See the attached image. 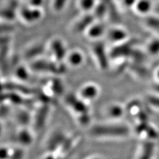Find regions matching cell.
<instances>
[{
  "instance_id": "obj_26",
  "label": "cell",
  "mask_w": 159,
  "mask_h": 159,
  "mask_svg": "<svg viewBox=\"0 0 159 159\" xmlns=\"http://www.w3.org/2000/svg\"><path fill=\"white\" fill-rule=\"evenodd\" d=\"M43 3L44 0H29V6L34 8H41Z\"/></svg>"
},
{
  "instance_id": "obj_27",
  "label": "cell",
  "mask_w": 159,
  "mask_h": 159,
  "mask_svg": "<svg viewBox=\"0 0 159 159\" xmlns=\"http://www.w3.org/2000/svg\"><path fill=\"white\" fill-rule=\"evenodd\" d=\"M153 91L155 92V94L159 95V82H157L153 86Z\"/></svg>"
},
{
  "instance_id": "obj_19",
  "label": "cell",
  "mask_w": 159,
  "mask_h": 159,
  "mask_svg": "<svg viewBox=\"0 0 159 159\" xmlns=\"http://www.w3.org/2000/svg\"><path fill=\"white\" fill-rule=\"evenodd\" d=\"M145 24L147 27L157 33L159 37V17H147L145 19Z\"/></svg>"
},
{
  "instance_id": "obj_23",
  "label": "cell",
  "mask_w": 159,
  "mask_h": 159,
  "mask_svg": "<svg viewBox=\"0 0 159 159\" xmlns=\"http://www.w3.org/2000/svg\"><path fill=\"white\" fill-rule=\"evenodd\" d=\"M44 47L43 45H40V44H38V45L34 46L32 49H30L28 51V53L27 54V56H29L30 57H33V56H36L41 53L43 51Z\"/></svg>"
},
{
  "instance_id": "obj_25",
  "label": "cell",
  "mask_w": 159,
  "mask_h": 159,
  "mask_svg": "<svg viewBox=\"0 0 159 159\" xmlns=\"http://www.w3.org/2000/svg\"><path fill=\"white\" fill-rule=\"evenodd\" d=\"M138 0H122L121 2L122 6L125 9H131L134 7Z\"/></svg>"
},
{
  "instance_id": "obj_3",
  "label": "cell",
  "mask_w": 159,
  "mask_h": 159,
  "mask_svg": "<svg viewBox=\"0 0 159 159\" xmlns=\"http://www.w3.org/2000/svg\"><path fill=\"white\" fill-rule=\"evenodd\" d=\"M20 16L27 23H33L38 21L43 16L41 8H34L29 6L23 7L20 10Z\"/></svg>"
},
{
  "instance_id": "obj_5",
  "label": "cell",
  "mask_w": 159,
  "mask_h": 159,
  "mask_svg": "<svg viewBox=\"0 0 159 159\" xmlns=\"http://www.w3.org/2000/svg\"><path fill=\"white\" fill-rule=\"evenodd\" d=\"M127 31L120 27H113L107 32L108 39L113 43H123L127 39Z\"/></svg>"
},
{
  "instance_id": "obj_1",
  "label": "cell",
  "mask_w": 159,
  "mask_h": 159,
  "mask_svg": "<svg viewBox=\"0 0 159 159\" xmlns=\"http://www.w3.org/2000/svg\"><path fill=\"white\" fill-rule=\"evenodd\" d=\"M92 135L99 137H124L130 133L129 128L124 125H97L90 130Z\"/></svg>"
},
{
  "instance_id": "obj_29",
  "label": "cell",
  "mask_w": 159,
  "mask_h": 159,
  "mask_svg": "<svg viewBox=\"0 0 159 159\" xmlns=\"http://www.w3.org/2000/svg\"><path fill=\"white\" fill-rule=\"evenodd\" d=\"M154 10L157 15H159V3L157 4L155 7H154Z\"/></svg>"
},
{
  "instance_id": "obj_11",
  "label": "cell",
  "mask_w": 159,
  "mask_h": 159,
  "mask_svg": "<svg viewBox=\"0 0 159 159\" xmlns=\"http://www.w3.org/2000/svg\"><path fill=\"white\" fill-rule=\"evenodd\" d=\"M106 31V27L102 23H93L87 30V34L89 38L98 39L102 37Z\"/></svg>"
},
{
  "instance_id": "obj_22",
  "label": "cell",
  "mask_w": 159,
  "mask_h": 159,
  "mask_svg": "<svg viewBox=\"0 0 159 159\" xmlns=\"http://www.w3.org/2000/svg\"><path fill=\"white\" fill-rule=\"evenodd\" d=\"M16 76L17 78L21 80H25L28 78L29 74L27 72V69L23 66H20L16 69Z\"/></svg>"
},
{
  "instance_id": "obj_15",
  "label": "cell",
  "mask_w": 159,
  "mask_h": 159,
  "mask_svg": "<svg viewBox=\"0 0 159 159\" xmlns=\"http://www.w3.org/2000/svg\"><path fill=\"white\" fill-rule=\"evenodd\" d=\"M67 61L72 66L77 67L80 66L84 62V56L81 52L74 51L69 53L67 57Z\"/></svg>"
},
{
  "instance_id": "obj_24",
  "label": "cell",
  "mask_w": 159,
  "mask_h": 159,
  "mask_svg": "<svg viewBox=\"0 0 159 159\" xmlns=\"http://www.w3.org/2000/svg\"><path fill=\"white\" fill-rule=\"evenodd\" d=\"M39 111V113H38L37 116L40 117H36V123H37V125H41L42 123L43 124L44 123V120H45L46 119L45 116H46L47 110L44 111L43 108H42L41 109H40Z\"/></svg>"
},
{
  "instance_id": "obj_10",
  "label": "cell",
  "mask_w": 159,
  "mask_h": 159,
  "mask_svg": "<svg viewBox=\"0 0 159 159\" xmlns=\"http://www.w3.org/2000/svg\"><path fill=\"white\" fill-rule=\"evenodd\" d=\"M99 93V89L94 84H87L80 92V96L85 100H92L95 99Z\"/></svg>"
},
{
  "instance_id": "obj_21",
  "label": "cell",
  "mask_w": 159,
  "mask_h": 159,
  "mask_svg": "<svg viewBox=\"0 0 159 159\" xmlns=\"http://www.w3.org/2000/svg\"><path fill=\"white\" fill-rule=\"evenodd\" d=\"M68 0H53L52 7L54 11L61 12L66 7Z\"/></svg>"
},
{
  "instance_id": "obj_7",
  "label": "cell",
  "mask_w": 159,
  "mask_h": 159,
  "mask_svg": "<svg viewBox=\"0 0 159 159\" xmlns=\"http://www.w3.org/2000/svg\"><path fill=\"white\" fill-rule=\"evenodd\" d=\"M18 3L15 0H11L4 6L1 11V16L7 21H12L16 17Z\"/></svg>"
},
{
  "instance_id": "obj_30",
  "label": "cell",
  "mask_w": 159,
  "mask_h": 159,
  "mask_svg": "<svg viewBox=\"0 0 159 159\" xmlns=\"http://www.w3.org/2000/svg\"><path fill=\"white\" fill-rule=\"evenodd\" d=\"M116 1H117V2H121L122 0H116Z\"/></svg>"
},
{
  "instance_id": "obj_17",
  "label": "cell",
  "mask_w": 159,
  "mask_h": 159,
  "mask_svg": "<svg viewBox=\"0 0 159 159\" xmlns=\"http://www.w3.org/2000/svg\"><path fill=\"white\" fill-rule=\"evenodd\" d=\"M146 51L147 54L152 57L159 55V37L152 39L148 42Z\"/></svg>"
},
{
  "instance_id": "obj_14",
  "label": "cell",
  "mask_w": 159,
  "mask_h": 159,
  "mask_svg": "<svg viewBox=\"0 0 159 159\" xmlns=\"http://www.w3.org/2000/svg\"><path fill=\"white\" fill-rule=\"evenodd\" d=\"M107 11L108 7L107 3L105 2L102 1L98 2L95 8L93 10L92 14L93 15L96 20H100V21H102L106 16Z\"/></svg>"
},
{
  "instance_id": "obj_6",
  "label": "cell",
  "mask_w": 159,
  "mask_h": 159,
  "mask_svg": "<svg viewBox=\"0 0 159 159\" xmlns=\"http://www.w3.org/2000/svg\"><path fill=\"white\" fill-rule=\"evenodd\" d=\"M51 47L55 61L61 63L66 56V49L64 43L60 39H55L52 42Z\"/></svg>"
},
{
  "instance_id": "obj_20",
  "label": "cell",
  "mask_w": 159,
  "mask_h": 159,
  "mask_svg": "<svg viewBox=\"0 0 159 159\" xmlns=\"http://www.w3.org/2000/svg\"><path fill=\"white\" fill-rule=\"evenodd\" d=\"M146 101L151 107L157 110H159V95L157 94L148 95L146 98Z\"/></svg>"
},
{
  "instance_id": "obj_4",
  "label": "cell",
  "mask_w": 159,
  "mask_h": 159,
  "mask_svg": "<svg viewBox=\"0 0 159 159\" xmlns=\"http://www.w3.org/2000/svg\"><path fill=\"white\" fill-rule=\"evenodd\" d=\"M95 17L92 13H86L85 16L80 19L79 21L75 24L74 27V31L76 33H80L84 31H87L92 25L95 21Z\"/></svg>"
},
{
  "instance_id": "obj_9",
  "label": "cell",
  "mask_w": 159,
  "mask_h": 159,
  "mask_svg": "<svg viewBox=\"0 0 159 159\" xmlns=\"http://www.w3.org/2000/svg\"><path fill=\"white\" fill-rule=\"evenodd\" d=\"M66 102L74 111L80 114V116L88 113V108L85 103L72 95L68 97Z\"/></svg>"
},
{
  "instance_id": "obj_12",
  "label": "cell",
  "mask_w": 159,
  "mask_h": 159,
  "mask_svg": "<svg viewBox=\"0 0 159 159\" xmlns=\"http://www.w3.org/2000/svg\"><path fill=\"white\" fill-rule=\"evenodd\" d=\"M134 8L139 15L146 16L154 9V7L150 0H138Z\"/></svg>"
},
{
  "instance_id": "obj_28",
  "label": "cell",
  "mask_w": 159,
  "mask_h": 159,
  "mask_svg": "<svg viewBox=\"0 0 159 159\" xmlns=\"http://www.w3.org/2000/svg\"><path fill=\"white\" fill-rule=\"evenodd\" d=\"M155 78H156V80H157V82H159V68H158L157 69V70L155 71Z\"/></svg>"
},
{
  "instance_id": "obj_18",
  "label": "cell",
  "mask_w": 159,
  "mask_h": 159,
  "mask_svg": "<svg viewBox=\"0 0 159 159\" xmlns=\"http://www.w3.org/2000/svg\"><path fill=\"white\" fill-rule=\"evenodd\" d=\"M97 3V0H79L78 6L83 12L89 13L93 11Z\"/></svg>"
},
{
  "instance_id": "obj_8",
  "label": "cell",
  "mask_w": 159,
  "mask_h": 159,
  "mask_svg": "<svg viewBox=\"0 0 159 159\" xmlns=\"http://www.w3.org/2000/svg\"><path fill=\"white\" fill-rule=\"evenodd\" d=\"M93 52L95 54L99 66L103 69L105 70L108 66L107 58L104 46L102 44H96L93 47Z\"/></svg>"
},
{
  "instance_id": "obj_16",
  "label": "cell",
  "mask_w": 159,
  "mask_h": 159,
  "mask_svg": "<svg viewBox=\"0 0 159 159\" xmlns=\"http://www.w3.org/2000/svg\"><path fill=\"white\" fill-rule=\"evenodd\" d=\"M124 113V109L123 107L119 104H113L109 106L107 109V114L109 118L113 119H117L121 118Z\"/></svg>"
},
{
  "instance_id": "obj_2",
  "label": "cell",
  "mask_w": 159,
  "mask_h": 159,
  "mask_svg": "<svg viewBox=\"0 0 159 159\" xmlns=\"http://www.w3.org/2000/svg\"><path fill=\"white\" fill-rule=\"evenodd\" d=\"M32 68L37 71L48 72L52 73H62L64 72L65 68L61 66V63L57 62V61L52 62L51 61H37L32 64Z\"/></svg>"
},
{
  "instance_id": "obj_13",
  "label": "cell",
  "mask_w": 159,
  "mask_h": 159,
  "mask_svg": "<svg viewBox=\"0 0 159 159\" xmlns=\"http://www.w3.org/2000/svg\"><path fill=\"white\" fill-rule=\"evenodd\" d=\"M155 145L153 141L148 140L144 142L139 159H151L155 151Z\"/></svg>"
}]
</instances>
